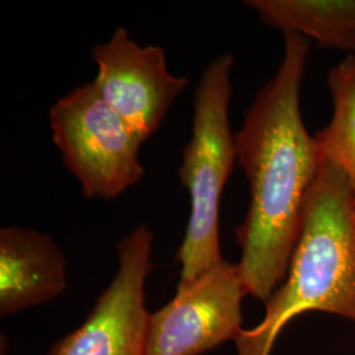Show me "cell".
I'll return each instance as SVG.
<instances>
[{"label":"cell","mask_w":355,"mask_h":355,"mask_svg":"<svg viewBox=\"0 0 355 355\" xmlns=\"http://www.w3.org/2000/svg\"><path fill=\"white\" fill-rule=\"evenodd\" d=\"M283 35L278 71L258 91L234 135L236 158L250 193L246 217L236 229L242 250L237 267L246 295L265 303L287 277L322 161L300 111L311 40L295 32Z\"/></svg>","instance_id":"obj_1"},{"label":"cell","mask_w":355,"mask_h":355,"mask_svg":"<svg viewBox=\"0 0 355 355\" xmlns=\"http://www.w3.org/2000/svg\"><path fill=\"white\" fill-rule=\"evenodd\" d=\"M313 311L355 322L354 192L343 170L324 159L287 277L267 300L262 321L236 337L237 355L271 354L286 325Z\"/></svg>","instance_id":"obj_2"},{"label":"cell","mask_w":355,"mask_h":355,"mask_svg":"<svg viewBox=\"0 0 355 355\" xmlns=\"http://www.w3.org/2000/svg\"><path fill=\"white\" fill-rule=\"evenodd\" d=\"M233 66V55L217 57L204 69L195 91L192 136L179 170L191 199L189 225L175 255L182 266L179 286L190 284L224 262L218 234L220 200L237 159L229 123Z\"/></svg>","instance_id":"obj_3"},{"label":"cell","mask_w":355,"mask_h":355,"mask_svg":"<svg viewBox=\"0 0 355 355\" xmlns=\"http://www.w3.org/2000/svg\"><path fill=\"white\" fill-rule=\"evenodd\" d=\"M53 141L89 199L111 200L140 182V137L94 83L76 87L49 111Z\"/></svg>","instance_id":"obj_4"},{"label":"cell","mask_w":355,"mask_h":355,"mask_svg":"<svg viewBox=\"0 0 355 355\" xmlns=\"http://www.w3.org/2000/svg\"><path fill=\"white\" fill-rule=\"evenodd\" d=\"M152 230L146 224L117 246L119 268L87 318L54 343L48 355H145L149 311L145 284L153 271Z\"/></svg>","instance_id":"obj_5"},{"label":"cell","mask_w":355,"mask_h":355,"mask_svg":"<svg viewBox=\"0 0 355 355\" xmlns=\"http://www.w3.org/2000/svg\"><path fill=\"white\" fill-rule=\"evenodd\" d=\"M246 295L237 265L227 261L190 284L150 313L145 355H202L242 328V297Z\"/></svg>","instance_id":"obj_6"},{"label":"cell","mask_w":355,"mask_h":355,"mask_svg":"<svg viewBox=\"0 0 355 355\" xmlns=\"http://www.w3.org/2000/svg\"><path fill=\"white\" fill-rule=\"evenodd\" d=\"M92 60L98 64L95 89L142 142L159 128L178 95L189 86L187 78L167 70L161 46H140L121 26L92 49Z\"/></svg>","instance_id":"obj_7"},{"label":"cell","mask_w":355,"mask_h":355,"mask_svg":"<svg viewBox=\"0 0 355 355\" xmlns=\"http://www.w3.org/2000/svg\"><path fill=\"white\" fill-rule=\"evenodd\" d=\"M66 258L54 239L33 229L0 230V315L48 303L66 290Z\"/></svg>","instance_id":"obj_8"},{"label":"cell","mask_w":355,"mask_h":355,"mask_svg":"<svg viewBox=\"0 0 355 355\" xmlns=\"http://www.w3.org/2000/svg\"><path fill=\"white\" fill-rule=\"evenodd\" d=\"M268 26L313 38L327 49L353 53L355 0H248Z\"/></svg>","instance_id":"obj_9"},{"label":"cell","mask_w":355,"mask_h":355,"mask_svg":"<svg viewBox=\"0 0 355 355\" xmlns=\"http://www.w3.org/2000/svg\"><path fill=\"white\" fill-rule=\"evenodd\" d=\"M333 116L315 135L321 158L340 167L355 196V54L349 53L328 76Z\"/></svg>","instance_id":"obj_10"},{"label":"cell","mask_w":355,"mask_h":355,"mask_svg":"<svg viewBox=\"0 0 355 355\" xmlns=\"http://www.w3.org/2000/svg\"><path fill=\"white\" fill-rule=\"evenodd\" d=\"M353 54H355V45H354V49H353Z\"/></svg>","instance_id":"obj_11"}]
</instances>
